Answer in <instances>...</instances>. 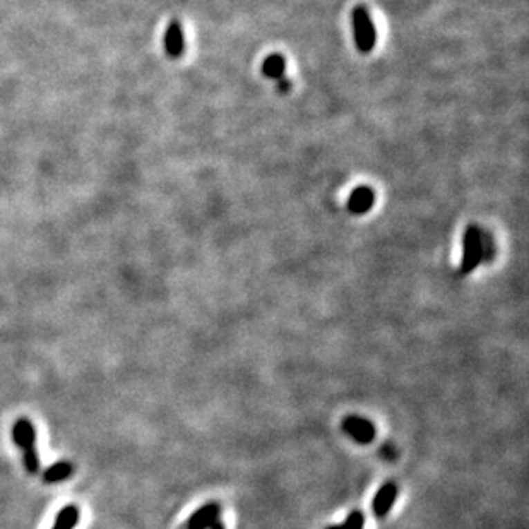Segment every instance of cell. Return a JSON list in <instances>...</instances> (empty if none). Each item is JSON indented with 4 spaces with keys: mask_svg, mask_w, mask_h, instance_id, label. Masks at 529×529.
<instances>
[{
    "mask_svg": "<svg viewBox=\"0 0 529 529\" xmlns=\"http://www.w3.org/2000/svg\"><path fill=\"white\" fill-rule=\"evenodd\" d=\"M481 242H483V261H492L495 254L494 242H492L490 235H481Z\"/></svg>",
    "mask_w": 529,
    "mask_h": 529,
    "instance_id": "cell-12",
    "label": "cell"
},
{
    "mask_svg": "<svg viewBox=\"0 0 529 529\" xmlns=\"http://www.w3.org/2000/svg\"><path fill=\"white\" fill-rule=\"evenodd\" d=\"M72 473H74L72 463H69V461H59V463H55L45 471L43 478H45L46 483H59V481L69 480Z\"/></svg>",
    "mask_w": 529,
    "mask_h": 529,
    "instance_id": "cell-10",
    "label": "cell"
},
{
    "mask_svg": "<svg viewBox=\"0 0 529 529\" xmlns=\"http://www.w3.org/2000/svg\"><path fill=\"white\" fill-rule=\"evenodd\" d=\"M79 517H81L79 507L74 505V503H69V505H66L57 514L55 524H53L52 529H74L77 526Z\"/></svg>",
    "mask_w": 529,
    "mask_h": 529,
    "instance_id": "cell-9",
    "label": "cell"
},
{
    "mask_svg": "<svg viewBox=\"0 0 529 529\" xmlns=\"http://www.w3.org/2000/svg\"><path fill=\"white\" fill-rule=\"evenodd\" d=\"M373 203H375V194H373V190L366 185H360L356 187L351 192V196L348 197V210H350L353 214H365V212L372 210Z\"/></svg>",
    "mask_w": 529,
    "mask_h": 529,
    "instance_id": "cell-6",
    "label": "cell"
},
{
    "mask_svg": "<svg viewBox=\"0 0 529 529\" xmlns=\"http://www.w3.org/2000/svg\"><path fill=\"white\" fill-rule=\"evenodd\" d=\"M396 499H398V487H396L392 481L382 485V487L379 488V492L375 494V496H373V502H372L373 514L379 517L386 516L389 510L392 509V505H394Z\"/></svg>",
    "mask_w": 529,
    "mask_h": 529,
    "instance_id": "cell-8",
    "label": "cell"
},
{
    "mask_svg": "<svg viewBox=\"0 0 529 529\" xmlns=\"http://www.w3.org/2000/svg\"><path fill=\"white\" fill-rule=\"evenodd\" d=\"M343 428L353 440L360 442V444H370L375 437V427H373L370 420L362 418V416H348L344 418Z\"/></svg>",
    "mask_w": 529,
    "mask_h": 529,
    "instance_id": "cell-4",
    "label": "cell"
},
{
    "mask_svg": "<svg viewBox=\"0 0 529 529\" xmlns=\"http://www.w3.org/2000/svg\"><path fill=\"white\" fill-rule=\"evenodd\" d=\"M353 31H355L356 48L362 53H370L375 46V28H373L372 17L369 9L363 6H356L351 14Z\"/></svg>",
    "mask_w": 529,
    "mask_h": 529,
    "instance_id": "cell-3",
    "label": "cell"
},
{
    "mask_svg": "<svg viewBox=\"0 0 529 529\" xmlns=\"http://www.w3.org/2000/svg\"><path fill=\"white\" fill-rule=\"evenodd\" d=\"M14 444L21 449L24 467L28 473L36 474L39 471V454L36 449V431L30 418L16 420L12 427Z\"/></svg>",
    "mask_w": 529,
    "mask_h": 529,
    "instance_id": "cell-1",
    "label": "cell"
},
{
    "mask_svg": "<svg viewBox=\"0 0 529 529\" xmlns=\"http://www.w3.org/2000/svg\"><path fill=\"white\" fill-rule=\"evenodd\" d=\"M290 81H288V79H279V89H281V91H288V89H290Z\"/></svg>",
    "mask_w": 529,
    "mask_h": 529,
    "instance_id": "cell-13",
    "label": "cell"
},
{
    "mask_svg": "<svg viewBox=\"0 0 529 529\" xmlns=\"http://www.w3.org/2000/svg\"><path fill=\"white\" fill-rule=\"evenodd\" d=\"M284 71H286V60L279 53H272V55L266 57L264 62H262V74L266 77L283 79Z\"/></svg>",
    "mask_w": 529,
    "mask_h": 529,
    "instance_id": "cell-11",
    "label": "cell"
},
{
    "mask_svg": "<svg viewBox=\"0 0 529 529\" xmlns=\"http://www.w3.org/2000/svg\"><path fill=\"white\" fill-rule=\"evenodd\" d=\"M219 514H221L219 503H206V505L201 507L199 510H196L190 516L189 523H187V529H210L216 521H219Z\"/></svg>",
    "mask_w": 529,
    "mask_h": 529,
    "instance_id": "cell-5",
    "label": "cell"
},
{
    "mask_svg": "<svg viewBox=\"0 0 529 529\" xmlns=\"http://www.w3.org/2000/svg\"><path fill=\"white\" fill-rule=\"evenodd\" d=\"M210 529H225V526H223V524H221V521H216V523L212 524Z\"/></svg>",
    "mask_w": 529,
    "mask_h": 529,
    "instance_id": "cell-14",
    "label": "cell"
},
{
    "mask_svg": "<svg viewBox=\"0 0 529 529\" xmlns=\"http://www.w3.org/2000/svg\"><path fill=\"white\" fill-rule=\"evenodd\" d=\"M165 50L170 59H178L182 57L183 50H185V41H183V31L180 21H170L165 33Z\"/></svg>",
    "mask_w": 529,
    "mask_h": 529,
    "instance_id": "cell-7",
    "label": "cell"
},
{
    "mask_svg": "<svg viewBox=\"0 0 529 529\" xmlns=\"http://www.w3.org/2000/svg\"><path fill=\"white\" fill-rule=\"evenodd\" d=\"M327 529H344V528H343V524H341V526H331V528H327Z\"/></svg>",
    "mask_w": 529,
    "mask_h": 529,
    "instance_id": "cell-15",
    "label": "cell"
},
{
    "mask_svg": "<svg viewBox=\"0 0 529 529\" xmlns=\"http://www.w3.org/2000/svg\"><path fill=\"white\" fill-rule=\"evenodd\" d=\"M481 230L476 225H470L464 232L463 239V259H461L459 272L470 275L483 261V242H481Z\"/></svg>",
    "mask_w": 529,
    "mask_h": 529,
    "instance_id": "cell-2",
    "label": "cell"
}]
</instances>
